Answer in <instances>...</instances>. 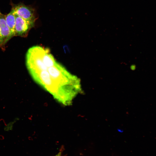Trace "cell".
<instances>
[{
  "label": "cell",
  "instance_id": "obj_2",
  "mask_svg": "<svg viewBox=\"0 0 156 156\" xmlns=\"http://www.w3.org/2000/svg\"><path fill=\"white\" fill-rule=\"evenodd\" d=\"M12 9L15 14L24 19L35 22L36 18L35 10L32 7L20 3L12 5Z\"/></svg>",
  "mask_w": 156,
  "mask_h": 156
},
{
  "label": "cell",
  "instance_id": "obj_5",
  "mask_svg": "<svg viewBox=\"0 0 156 156\" xmlns=\"http://www.w3.org/2000/svg\"><path fill=\"white\" fill-rule=\"evenodd\" d=\"M5 20L13 37L15 35L16 18L14 12L12 9L9 13L5 15Z\"/></svg>",
  "mask_w": 156,
  "mask_h": 156
},
{
  "label": "cell",
  "instance_id": "obj_6",
  "mask_svg": "<svg viewBox=\"0 0 156 156\" xmlns=\"http://www.w3.org/2000/svg\"><path fill=\"white\" fill-rule=\"evenodd\" d=\"M61 153L60 152L58 153L57 155H56L55 156H61Z\"/></svg>",
  "mask_w": 156,
  "mask_h": 156
},
{
  "label": "cell",
  "instance_id": "obj_1",
  "mask_svg": "<svg viewBox=\"0 0 156 156\" xmlns=\"http://www.w3.org/2000/svg\"><path fill=\"white\" fill-rule=\"evenodd\" d=\"M27 69L33 79L60 103L72 104L81 88L80 79L55 60L49 49L36 46L27 51Z\"/></svg>",
  "mask_w": 156,
  "mask_h": 156
},
{
  "label": "cell",
  "instance_id": "obj_3",
  "mask_svg": "<svg viewBox=\"0 0 156 156\" xmlns=\"http://www.w3.org/2000/svg\"><path fill=\"white\" fill-rule=\"evenodd\" d=\"M14 14L16 18L14 36L25 37L34 26L35 22L26 20Z\"/></svg>",
  "mask_w": 156,
  "mask_h": 156
},
{
  "label": "cell",
  "instance_id": "obj_4",
  "mask_svg": "<svg viewBox=\"0 0 156 156\" xmlns=\"http://www.w3.org/2000/svg\"><path fill=\"white\" fill-rule=\"evenodd\" d=\"M12 37L6 22L5 15L0 12V47H3Z\"/></svg>",
  "mask_w": 156,
  "mask_h": 156
}]
</instances>
